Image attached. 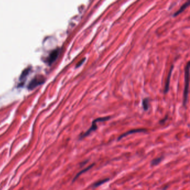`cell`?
<instances>
[{
  "instance_id": "obj_4",
  "label": "cell",
  "mask_w": 190,
  "mask_h": 190,
  "mask_svg": "<svg viewBox=\"0 0 190 190\" xmlns=\"http://www.w3.org/2000/svg\"><path fill=\"white\" fill-rule=\"evenodd\" d=\"M147 130L145 129H132L131 131H129L128 132L124 133V134H122L121 136L118 138V140H121L122 138L123 137L127 136L129 134H133V133H140V132H146Z\"/></svg>"
},
{
  "instance_id": "obj_3",
  "label": "cell",
  "mask_w": 190,
  "mask_h": 190,
  "mask_svg": "<svg viewBox=\"0 0 190 190\" xmlns=\"http://www.w3.org/2000/svg\"><path fill=\"white\" fill-rule=\"evenodd\" d=\"M44 79L42 78L41 77H35V78H34V79L31 81V82L29 83V88H34L35 86L39 85L40 84H41V83H43L44 82Z\"/></svg>"
},
{
  "instance_id": "obj_1",
  "label": "cell",
  "mask_w": 190,
  "mask_h": 190,
  "mask_svg": "<svg viewBox=\"0 0 190 190\" xmlns=\"http://www.w3.org/2000/svg\"><path fill=\"white\" fill-rule=\"evenodd\" d=\"M111 118V117H102V118H98L95 119V120L93 121L92 122V126L90 127V128L88 129V131L85 133H84L82 135H81L80 137V139H82L84 138L85 137L89 136L92 132L95 131L97 129V123L99 122H104V121H107L108 120H109Z\"/></svg>"
},
{
  "instance_id": "obj_9",
  "label": "cell",
  "mask_w": 190,
  "mask_h": 190,
  "mask_svg": "<svg viewBox=\"0 0 190 190\" xmlns=\"http://www.w3.org/2000/svg\"><path fill=\"white\" fill-rule=\"evenodd\" d=\"M149 99L146 98L143 100V109L144 111H147L149 109V106H150V104H149Z\"/></svg>"
},
{
  "instance_id": "obj_11",
  "label": "cell",
  "mask_w": 190,
  "mask_h": 190,
  "mask_svg": "<svg viewBox=\"0 0 190 190\" xmlns=\"http://www.w3.org/2000/svg\"><path fill=\"white\" fill-rule=\"evenodd\" d=\"M161 161H162V157H160V158H158L154 159L151 162V165L152 166H155V165H158Z\"/></svg>"
},
{
  "instance_id": "obj_12",
  "label": "cell",
  "mask_w": 190,
  "mask_h": 190,
  "mask_svg": "<svg viewBox=\"0 0 190 190\" xmlns=\"http://www.w3.org/2000/svg\"><path fill=\"white\" fill-rule=\"evenodd\" d=\"M85 58H84L83 59H82L79 63L77 65V68H78V67H79V66H81L82 64H83V63H84V62L85 61Z\"/></svg>"
},
{
  "instance_id": "obj_2",
  "label": "cell",
  "mask_w": 190,
  "mask_h": 190,
  "mask_svg": "<svg viewBox=\"0 0 190 190\" xmlns=\"http://www.w3.org/2000/svg\"><path fill=\"white\" fill-rule=\"evenodd\" d=\"M190 62L189 61L185 68V84L183 93V105L185 106L187 102V98L189 94V69H190Z\"/></svg>"
},
{
  "instance_id": "obj_7",
  "label": "cell",
  "mask_w": 190,
  "mask_h": 190,
  "mask_svg": "<svg viewBox=\"0 0 190 190\" xmlns=\"http://www.w3.org/2000/svg\"><path fill=\"white\" fill-rule=\"evenodd\" d=\"M173 69V66H171V70H170V73H169V74H168V78H167V81H166L165 88V93H167V92H168L170 82V78H171V74H172V72Z\"/></svg>"
},
{
  "instance_id": "obj_10",
  "label": "cell",
  "mask_w": 190,
  "mask_h": 190,
  "mask_svg": "<svg viewBox=\"0 0 190 190\" xmlns=\"http://www.w3.org/2000/svg\"><path fill=\"white\" fill-rule=\"evenodd\" d=\"M109 180V178H105V179H104V180H102L99 181H98L97 182H95L94 185H93V187H97L98 186H99L102 185L103 183H105L106 182H107Z\"/></svg>"
},
{
  "instance_id": "obj_5",
  "label": "cell",
  "mask_w": 190,
  "mask_h": 190,
  "mask_svg": "<svg viewBox=\"0 0 190 190\" xmlns=\"http://www.w3.org/2000/svg\"><path fill=\"white\" fill-rule=\"evenodd\" d=\"M59 53V49H55L53 51H52V52L50 54L48 57V62L50 63H53L55 60V59L57 58Z\"/></svg>"
},
{
  "instance_id": "obj_8",
  "label": "cell",
  "mask_w": 190,
  "mask_h": 190,
  "mask_svg": "<svg viewBox=\"0 0 190 190\" xmlns=\"http://www.w3.org/2000/svg\"><path fill=\"white\" fill-rule=\"evenodd\" d=\"M94 164L91 165H90V166H88L87 168H84V170H82V171H80V172H79V173H77V175L75 176V177L74 178L73 182H74V181H75V180L76 179H77V178H78V177H79V176L81 175L82 174H83V173H85V172L89 171V170L90 169H91V168H92L93 167V166H94Z\"/></svg>"
},
{
  "instance_id": "obj_6",
  "label": "cell",
  "mask_w": 190,
  "mask_h": 190,
  "mask_svg": "<svg viewBox=\"0 0 190 190\" xmlns=\"http://www.w3.org/2000/svg\"><path fill=\"white\" fill-rule=\"evenodd\" d=\"M190 4V1H188V2H186L185 4H184L183 5H182V6H181V7L180 9L179 10H178L175 13L174 16H177V15H178L179 14H181L183 11H185V10L189 6Z\"/></svg>"
}]
</instances>
